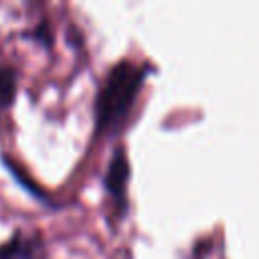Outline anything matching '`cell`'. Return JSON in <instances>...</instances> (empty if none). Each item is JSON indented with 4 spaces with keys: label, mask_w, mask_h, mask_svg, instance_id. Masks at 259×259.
I'll use <instances>...</instances> for the list:
<instances>
[{
    "label": "cell",
    "mask_w": 259,
    "mask_h": 259,
    "mask_svg": "<svg viewBox=\"0 0 259 259\" xmlns=\"http://www.w3.org/2000/svg\"><path fill=\"white\" fill-rule=\"evenodd\" d=\"M152 71L150 63H136L132 59H119L107 67L93 97V140L121 134Z\"/></svg>",
    "instance_id": "cell-1"
},
{
    "label": "cell",
    "mask_w": 259,
    "mask_h": 259,
    "mask_svg": "<svg viewBox=\"0 0 259 259\" xmlns=\"http://www.w3.org/2000/svg\"><path fill=\"white\" fill-rule=\"evenodd\" d=\"M130 160H127V154H125V148L121 144H115L111 154H109V160H107V166H105V172H103V178H101V184L107 192V196L111 198L113 202V210L115 214L121 219L127 210V182H130Z\"/></svg>",
    "instance_id": "cell-2"
},
{
    "label": "cell",
    "mask_w": 259,
    "mask_h": 259,
    "mask_svg": "<svg viewBox=\"0 0 259 259\" xmlns=\"http://www.w3.org/2000/svg\"><path fill=\"white\" fill-rule=\"evenodd\" d=\"M0 259H47V247L40 231L14 229L12 235L0 243Z\"/></svg>",
    "instance_id": "cell-3"
},
{
    "label": "cell",
    "mask_w": 259,
    "mask_h": 259,
    "mask_svg": "<svg viewBox=\"0 0 259 259\" xmlns=\"http://www.w3.org/2000/svg\"><path fill=\"white\" fill-rule=\"evenodd\" d=\"M0 160H2V164H4V168L14 176V180L26 190V192H30V196H34V198H38L40 202H45V204H51V196L28 176V172L14 160V158H10L8 154H0Z\"/></svg>",
    "instance_id": "cell-4"
},
{
    "label": "cell",
    "mask_w": 259,
    "mask_h": 259,
    "mask_svg": "<svg viewBox=\"0 0 259 259\" xmlns=\"http://www.w3.org/2000/svg\"><path fill=\"white\" fill-rule=\"evenodd\" d=\"M16 93H18V71L0 61V113L8 111L14 101H16Z\"/></svg>",
    "instance_id": "cell-5"
},
{
    "label": "cell",
    "mask_w": 259,
    "mask_h": 259,
    "mask_svg": "<svg viewBox=\"0 0 259 259\" xmlns=\"http://www.w3.org/2000/svg\"><path fill=\"white\" fill-rule=\"evenodd\" d=\"M20 36L28 38V40H32V42H36L40 47H45L47 51H51L53 45H55V28H53V22L49 18H40L32 28L22 30Z\"/></svg>",
    "instance_id": "cell-6"
}]
</instances>
